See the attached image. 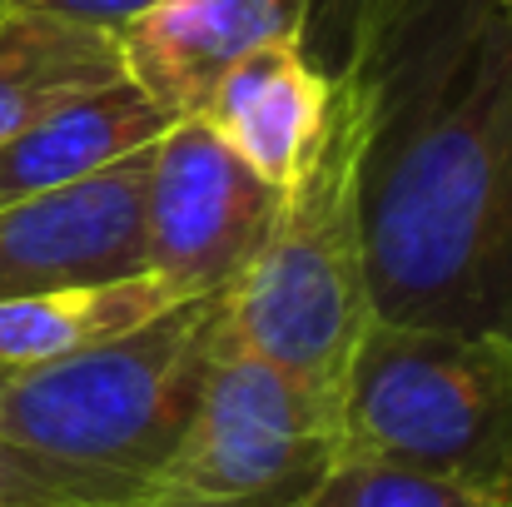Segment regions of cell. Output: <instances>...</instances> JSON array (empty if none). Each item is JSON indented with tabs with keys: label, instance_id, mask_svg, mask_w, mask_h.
<instances>
[{
	"label": "cell",
	"instance_id": "ac0fdd59",
	"mask_svg": "<svg viewBox=\"0 0 512 507\" xmlns=\"http://www.w3.org/2000/svg\"><path fill=\"white\" fill-rule=\"evenodd\" d=\"M5 378H10V368H0V388H5Z\"/></svg>",
	"mask_w": 512,
	"mask_h": 507
},
{
	"label": "cell",
	"instance_id": "e0dca14e",
	"mask_svg": "<svg viewBox=\"0 0 512 507\" xmlns=\"http://www.w3.org/2000/svg\"><path fill=\"white\" fill-rule=\"evenodd\" d=\"M289 507H329V503H324V493H319V488H309L304 498H294Z\"/></svg>",
	"mask_w": 512,
	"mask_h": 507
},
{
	"label": "cell",
	"instance_id": "7c38bea8",
	"mask_svg": "<svg viewBox=\"0 0 512 507\" xmlns=\"http://www.w3.org/2000/svg\"><path fill=\"white\" fill-rule=\"evenodd\" d=\"M115 80H125L115 30L25 10L0 15V145L65 100Z\"/></svg>",
	"mask_w": 512,
	"mask_h": 507
},
{
	"label": "cell",
	"instance_id": "7a4b0ae2",
	"mask_svg": "<svg viewBox=\"0 0 512 507\" xmlns=\"http://www.w3.org/2000/svg\"><path fill=\"white\" fill-rule=\"evenodd\" d=\"M373 100L334 85L329 120L244 274L224 289V329L339 413L353 348L373 324L363 269V165Z\"/></svg>",
	"mask_w": 512,
	"mask_h": 507
},
{
	"label": "cell",
	"instance_id": "9c48e42d",
	"mask_svg": "<svg viewBox=\"0 0 512 507\" xmlns=\"http://www.w3.org/2000/svg\"><path fill=\"white\" fill-rule=\"evenodd\" d=\"M294 0H150L130 15L120 40V70L165 115H199L219 75L274 35H294Z\"/></svg>",
	"mask_w": 512,
	"mask_h": 507
},
{
	"label": "cell",
	"instance_id": "277c9868",
	"mask_svg": "<svg viewBox=\"0 0 512 507\" xmlns=\"http://www.w3.org/2000/svg\"><path fill=\"white\" fill-rule=\"evenodd\" d=\"M339 453L512 503V334L373 319L343 378Z\"/></svg>",
	"mask_w": 512,
	"mask_h": 507
},
{
	"label": "cell",
	"instance_id": "52a82bcc",
	"mask_svg": "<svg viewBox=\"0 0 512 507\" xmlns=\"http://www.w3.org/2000/svg\"><path fill=\"white\" fill-rule=\"evenodd\" d=\"M150 150L65 189L0 204V299L105 284L145 269Z\"/></svg>",
	"mask_w": 512,
	"mask_h": 507
},
{
	"label": "cell",
	"instance_id": "2e32d148",
	"mask_svg": "<svg viewBox=\"0 0 512 507\" xmlns=\"http://www.w3.org/2000/svg\"><path fill=\"white\" fill-rule=\"evenodd\" d=\"M150 0H0V15L25 10V15H60V20H80V25H105L120 30L130 15H140Z\"/></svg>",
	"mask_w": 512,
	"mask_h": 507
},
{
	"label": "cell",
	"instance_id": "8fae6325",
	"mask_svg": "<svg viewBox=\"0 0 512 507\" xmlns=\"http://www.w3.org/2000/svg\"><path fill=\"white\" fill-rule=\"evenodd\" d=\"M170 125L174 115H165L130 80L85 90L0 145V204L105 174L110 165L150 150Z\"/></svg>",
	"mask_w": 512,
	"mask_h": 507
},
{
	"label": "cell",
	"instance_id": "3957f363",
	"mask_svg": "<svg viewBox=\"0 0 512 507\" xmlns=\"http://www.w3.org/2000/svg\"><path fill=\"white\" fill-rule=\"evenodd\" d=\"M219 338L224 294H199L130 334L10 368L0 388V433L30 453L140 488L179 448Z\"/></svg>",
	"mask_w": 512,
	"mask_h": 507
},
{
	"label": "cell",
	"instance_id": "8992f818",
	"mask_svg": "<svg viewBox=\"0 0 512 507\" xmlns=\"http://www.w3.org/2000/svg\"><path fill=\"white\" fill-rule=\"evenodd\" d=\"M279 194L199 115L174 120L145 169V269L179 299L224 294L264 244Z\"/></svg>",
	"mask_w": 512,
	"mask_h": 507
},
{
	"label": "cell",
	"instance_id": "30bf717a",
	"mask_svg": "<svg viewBox=\"0 0 512 507\" xmlns=\"http://www.w3.org/2000/svg\"><path fill=\"white\" fill-rule=\"evenodd\" d=\"M329 100L334 80L314 65L299 35H274L219 75L199 105V120L244 160L249 174H259L269 189H289L319 145Z\"/></svg>",
	"mask_w": 512,
	"mask_h": 507
},
{
	"label": "cell",
	"instance_id": "5b68a950",
	"mask_svg": "<svg viewBox=\"0 0 512 507\" xmlns=\"http://www.w3.org/2000/svg\"><path fill=\"white\" fill-rule=\"evenodd\" d=\"M334 463L339 413L224 329L199 408L135 507H289Z\"/></svg>",
	"mask_w": 512,
	"mask_h": 507
},
{
	"label": "cell",
	"instance_id": "9a60e30c",
	"mask_svg": "<svg viewBox=\"0 0 512 507\" xmlns=\"http://www.w3.org/2000/svg\"><path fill=\"white\" fill-rule=\"evenodd\" d=\"M319 493L329 507H512L433 473H413V468L373 463V458H343V453L319 478Z\"/></svg>",
	"mask_w": 512,
	"mask_h": 507
},
{
	"label": "cell",
	"instance_id": "5bb4252c",
	"mask_svg": "<svg viewBox=\"0 0 512 507\" xmlns=\"http://www.w3.org/2000/svg\"><path fill=\"white\" fill-rule=\"evenodd\" d=\"M135 483L30 453L0 433V507H135Z\"/></svg>",
	"mask_w": 512,
	"mask_h": 507
},
{
	"label": "cell",
	"instance_id": "6da1fadb",
	"mask_svg": "<svg viewBox=\"0 0 512 507\" xmlns=\"http://www.w3.org/2000/svg\"><path fill=\"white\" fill-rule=\"evenodd\" d=\"M363 269L378 324L512 334V0L373 120Z\"/></svg>",
	"mask_w": 512,
	"mask_h": 507
},
{
	"label": "cell",
	"instance_id": "ba28073f",
	"mask_svg": "<svg viewBox=\"0 0 512 507\" xmlns=\"http://www.w3.org/2000/svg\"><path fill=\"white\" fill-rule=\"evenodd\" d=\"M498 0H294L299 45L334 85H358L373 120L418 90Z\"/></svg>",
	"mask_w": 512,
	"mask_h": 507
},
{
	"label": "cell",
	"instance_id": "4fadbf2b",
	"mask_svg": "<svg viewBox=\"0 0 512 507\" xmlns=\"http://www.w3.org/2000/svg\"><path fill=\"white\" fill-rule=\"evenodd\" d=\"M170 304H179V294L155 274L0 299V368L50 363V358H65L100 338L130 334Z\"/></svg>",
	"mask_w": 512,
	"mask_h": 507
}]
</instances>
